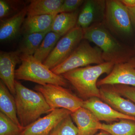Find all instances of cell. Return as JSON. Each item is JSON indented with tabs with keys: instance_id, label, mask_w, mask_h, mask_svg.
Returning a JSON list of instances; mask_svg holds the SVG:
<instances>
[{
	"instance_id": "cell-14",
	"label": "cell",
	"mask_w": 135,
	"mask_h": 135,
	"mask_svg": "<svg viewBox=\"0 0 135 135\" xmlns=\"http://www.w3.org/2000/svg\"><path fill=\"white\" fill-rule=\"evenodd\" d=\"M100 99L119 112L135 117V104L121 96L113 85L100 87Z\"/></svg>"
},
{
	"instance_id": "cell-24",
	"label": "cell",
	"mask_w": 135,
	"mask_h": 135,
	"mask_svg": "<svg viewBox=\"0 0 135 135\" xmlns=\"http://www.w3.org/2000/svg\"><path fill=\"white\" fill-rule=\"evenodd\" d=\"M26 7L22 1L0 0L1 20L14 16Z\"/></svg>"
},
{
	"instance_id": "cell-6",
	"label": "cell",
	"mask_w": 135,
	"mask_h": 135,
	"mask_svg": "<svg viewBox=\"0 0 135 135\" xmlns=\"http://www.w3.org/2000/svg\"><path fill=\"white\" fill-rule=\"evenodd\" d=\"M34 88L42 94L49 105L53 110L64 109L73 112L83 107L84 100L65 87L49 84H38Z\"/></svg>"
},
{
	"instance_id": "cell-18",
	"label": "cell",
	"mask_w": 135,
	"mask_h": 135,
	"mask_svg": "<svg viewBox=\"0 0 135 135\" xmlns=\"http://www.w3.org/2000/svg\"><path fill=\"white\" fill-rule=\"evenodd\" d=\"M64 0H31L27 6V16L57 15Z\"/></svg>"
},
{
	"instance_id": "cell-2",
	"label": "cell",
	"mask_w": 135,
	"mask_h": 135,
	"mask_svg": "<svg viewBox=\"0 0 135 135\" xmlns=\"http://www.w3.org/2000/svg\"><path fill=\"white\" fill-rule=\"evenodd\" d=\"M114 65L112 62H104L77 68L62 75L84 101L93 97L100 99V90L97 85L98 80L104 74H109Z\"/></svg>"
},
{
	"instance_id": "cell-3",
	"label": "cell",
	"mask_w": 135,
	"mask_h": 135,
	"mask_svg": "<svg viewBox=\"0 0 135 135\" xmlns=\"http://www.w3.org/2000/svg\"><path fill=\"white\" fill-rule=\"evenodd\" d=\"M15 89L17 115L22 127H26L42 114L49 113L54 110L41 93L29 89L16 80Z\"/></svg>"
},
{
	"instance_id": "cell-31",
	"label": "cell",
	"mask_w": 135,
	"mask_h": 135,
	"mask_svg": "<svg viewBox=\"0 0 135 135\" xmlns=\"http://www.w3.org/2000/svg\"><path fill=\"white\" fill-rule=\"evenodd\" d=\"M99 133L95 135H111L109 133H107L106 131L102 130Z\"/></svg>"
},
{
	"instance_id": "cell-29",
	"label": "cell",
	"mask_w": 135,
	"mask_h": 135,
	"mask_svg": "<svg viewBox=\"0 0 135 135\" xmlns=\"http://www.w3.org/2000/svg\"><path fill=\"white\" fill-rule=\"evenodd\" d=\"M120 1L127 8H133L135 7V0H120Z\"/></svg>"
},
{
	"instance_id": "cell-7",
	"label": "cell",
	"mask_w": 135,
	"mask_h": 135,
	"mask_svg": "<svg viewBox=\"0 0 135 135\" xmlns=\"http://www.w3.org/2000/svg\"><path fill=\"white\" fill-rule=\"evenodd\" d=\"M84 40V31L79 26L62 36L43 64L51 70L64 62Z\"/></svg>"
},
{
	"instance_id": "cell-26",
	"label": "cell",
	"mask_w": 135,
	"mask_h": 135,
	"mask_svg": "<svg viewBox=\"0 0 135 135\" xmlns=\"http://www.w3.org/2000/svg\"><path fill=\"white\" fill-rule=\"evenodd\" d=\"M78 130L71 115L62 120L51 132L49 135H77Z\"/></svg>"
},
{
	"instance_id": "cell-22",
	"label": "cell",
	"mask_w": 135,
	"mask_h": 135,
	"mask_svg": "<svg viewBox=\"0 0 135 135\" xmlns=\"http://www.w3.org/2000/svg\"><path fill=\"white\" fill-rule=\"evenodd\" d=\"M49 32L34 33L24 35L20 43L18 50L21 54L33 55Z\"/></svg>"
},
{
	"instance_id": "cell-16",
	"label": "cell",
	"mask_w": 135,
	"mask_h": 135,
	"mask_svg": "<svg viewBox=\"0 0 135 135\" xmlns=\"http://www.w3.org/2000/svg\"><path fill=\"white\" fill-rule=\"evenodd\" d=\"M27 6L20 12L6 19L1 20L0 40L4 42L11 40L17 37L27 15Z\"/></svg>"
},
{
	"instance_id": "cell-27",
	"label": "cell",
	"mask_w": 135,
	"mask_h": 135,
	"mask_svg": "<svg viewBox=\"0 0 135 135\" xmlns=\"http://www.w3.org/2000/svg\"><path fill=\"white\" fill-rule=\"evenodd\" d=\"M113 86L118 94L135 104V87L120 84Z\"/></svg>"
},
{
	"instance_id": "cell-1",
	"label": "cell",
	"mask_w": 135,
	"mask_h": 135,
	"mask_svg": "<svg viewBox=\"0 0 135 135\" xmlns=\"http://www.w3.org/2000/svg\"><path fill=\"white\" fill-rule=\"evenodd\" d=\"M83 31L84 40L93 42L100 49L105 62L115 64L133 57L131 50L118 41L103 22L94 24Z\"/></svg>"
},
{
	"instance_id": "cell-21",
	"label": "cell",
	"mask_w": 135,
	"mask_h": 135,
	"mask_svg": "<svg viewBox=\"0 0 135 135\" xmlns=\"http://www.w3.org/2000/svg\"><path fill=\"white\" fill-rule=\"evenodd\" d=\"M99 130L111 135H135V120L122 119L113 123H101Z\"/></svg>"
},
{
	"instance_id": "cell-12",
	"label": "cell",
	"mask_w": 135,
	"mask_h": 135,
	"mask_svg": "<svg viewBox=\"0 0 135 135\" xmlns=\"http://www.w3.org/2000/svg\"><path fill=\"white\" fill-rule=\"evenodd\" d=\"M82 107L89 110L100 121L110 123L122 119L135 120V117L120 113L97 97H93L83 101Z\"/></svg>"
},
{
	"instance_id": "cell-5",
	"label": "cell",
	"mask_w": 135,
	"mask_h": 135,
	"mask_svg": "<svg viewBox=\"0 0 135 135\" xmlns=\"http://www.w3.org/2000/svg\"><path fill=\"white\" fill-rule=\"evenodd\" d=\"M104 62L100 49L93 47L84 39L66 60L51 70L56 74L62 75L77 68Z\"/></svg>"
},
{
	"instance_id": "cell-30",
	"label": "cell",
	"mask_w": 135,
	"mask_h": 135,
	"mask_svg": "<svg viewBox=\"0 0 135 135\" xmlns=\"http://www.w3.org/2000/svg\"><path fill=\"white\" fill-rule=\"evenodd\" d=\"M132 23L135 25V7L133 8H127Z\"/></svg>"
},
{
	"instance_id": "cell-25",
	"label": "cell",
	"mask_w": 135,
	"mask_h": 135,
	"mask_svg": "<svg viewBox=\"0 0 135 135\" xmlns=\"http://www.w3.org/2000/svg\"><path fill=\"white\" fill-rule=\"evenodd\" d=\"M23 128L0 112V135H20Z\"/></svg>"
},
{
	"instance_id": "cell-28",
	"label": "cell",
	"mask_w": 135,
	"mask_h": 135,
	"mask_svg": "<svg viewBox=\"0 0 135 135\" xmlns=\"http://www.w3.org/2000/svg\"><path fill=\"white\" fill-rule=\"evenodd\" d=\"M84 1H85L83 0H64L59 10V13L74 12L83 4Z\"/></svg>"
},
{
	"instance_id": "cell-23",
	"label": "cell",
	"mask_w": 135,
	"mask_h": 135,
	"mask_svg": "<svg viewBox=\"0 0 135 135\" xmlns=\"http://www.w3.org/2000/svg\"><path fill=\"white\" fill-rule=\"evenodd\" d=\"M62 36L54 32H49L46 34L33 56L37 60L43 63L53 50Z\"/></svg>"
},
{
	"instance_id": "cell-15",
	"label": "cell",
	"mask_w": 135,
	"mask_h": 135,
	"mask_svg": "<svg viewBox=\"0 0 135 135\" xmlns=\"http://www.w3.org/2000/svg\"><path fill=\"white\" fill-rule=\"evenodd\" d=\"M71 116L78 128L77 135H95L99 130L101 123L88 109L80 107L72 112Z\"/></svg>"
},
{
	"instance_id": "cell-10",
	"label": "cell",
	"mask_w": 135,
	"mask_h": 135,
	"mask_svg": "<svg viewBox=\"0 0 135 135\" xmlns=\"http://www.w3.org/2000/svg\"><path fill=\"white\" fill-rule=\"evenodd\" d=\"M118 84L135 87V57L114 64L110 74L97 83L99 87Z\"/></svg>"
},
{
	"instance_id": "cell-4",
	"label": "cell",
	"mask_w": 135,
	"mask_h": 135,
	"mask_svg": "<svg viewBox=\"0 0 135 135\" xmlns=\"http://www.w3.org/2000/svg\"><path fill=\"white\" fill-rule=\"evenodd\" d=\"M21 64L16 70L15 79L35 83L39 85L53 84L66 87L68 81L62 76L53 73L33 55L21 54Z\"/></svg>"
},
{
	"instance_id": "cell-13",
	"label": "cell",
	"mask_w": 135,
	"mask_h": 135,
	"mask_svg": "<svg viewBox=\"0 0 135 135\" xmlns=\"http://www.w3.org/2000/svg\"><path fill=\"white\" fill-rule=\"evenodd\" d=\"M21 53L15 51L0 52V78L12 95L15 96L16 66L21 62Z\"/></svg>"
},
{
	"instance_id": "cell-8",
	"label": "cell",
	"mask_w": 135,
	"mask_h": 135,
	"mask_svg": "<svg viewBox=\"0 0 135 135\" xmlns=\"http://www.w3.org/2000/svg\"><path fill=\"white\" fill-rule=\"evenodd\" d=\"M104 20L105 25L116 33L128 35L133 32L127 8L120 0L106 1Z\"/></svg>"
},
{
	"instance_id": "cell-19",
	"label": "cell",
	"mask_w": 135,
	"mask_h": 135,
	"mask_svg": "<svg viewBox=\"0 0 135 135\" xmlns=\"http://www.w3.org/2000/svg\"><path fill=\"white\" fill-rule=\"evenodd\" d=\"M0 110L14 122L22 127L17 115L15 98L2 81H0Z\"/></svg>"
},
{
	"instance_id": "cell-9",
	"label": "cell",
	"mask_w": 135,
	"mask_h": 135,
	"mask_svg": "<svg viewBox=\"0 0 135 135\" xmlns=\"http://www.w3.org/2000/svg\"><path fill=\"white\" fill-rule=\"evenodd\" d=\"M71 112L64 109L53 110L24 128L20 135H49L51 132Z\"/></svg>"
},
{
	"instance_id": "cell-20",
	"label": "cell",
	"mask_w": 135,
	"mask_h": 135,
	"mask_svg": "<svg viewBox=\"0 0 135 135\" xmlns=\"http://www.w3.org/2000/svg\"><path fill=\"white\" fill-rule=\"evenodd\" d=\"M78 10L71 12H61L56 15L51 27V31L62 36L77 26Z\"/></svg>"
},
{
	"instance_id": "cell-17",
	"label": "cell",
	"mask_w": 135,
	"mask_h": 135,
	"mask_svg": "<svg viewBox=\"0 0 135 135\" xmlns=\"http://www.w3.org/2000/svg\"><path fill=\"white\" fill-rule=\"evenodd\" d=\"M56 15L27 16L22 25L21 33L24 35L34 33L51 31L53 20Z\"/></svg>"
},
{
	"instance_id": "cell-11",
	"label": "cell",
	"mask_w": 135,
	"mask_h": 135,
	"mask_svg": "<svg viewBox=\"0 0 135 135\" xmlns=\"http://www.w3.org/2000/svg\"><path fill=\"white\" fill-rule=\"evenodd\" d=\"M105 7L106 1H85L79 13L77 26L84 30L96 23L102 22L104 19Z\"/></svg>"
}]
</instances>
